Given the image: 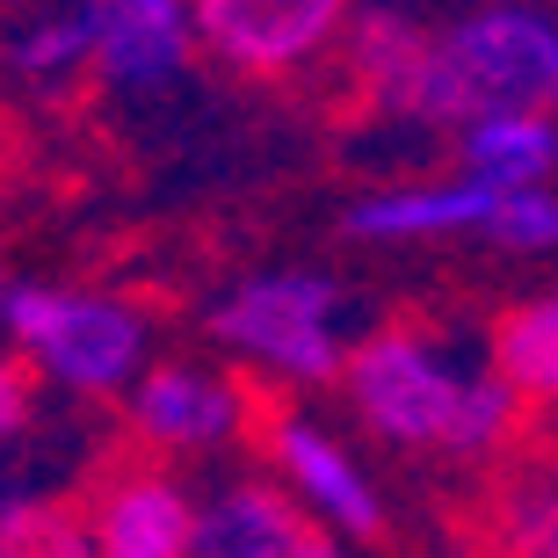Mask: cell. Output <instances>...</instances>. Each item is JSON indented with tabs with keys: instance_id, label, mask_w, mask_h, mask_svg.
I'll return each mask as SVG.
<instances>
[{
	"instance_id": "1",
	"label": "cell",
	"mask_w": 558,
	"mask_h": 558,
	"mask_svg": "<svg viewBox=\"0 0 558 558\" xmlns=\"http://www.w3.org/2000/svg\"><path fill=\"white\" fill-rule=\"evenodd\" d=\"M355 407L392 442H428V450H494L515 421V385L508 377H457L450 363L407 333H377L349 363Z\"/></svg>"
},
{
	"instance_id": "2",
	"label": "cell",
	"mask_w": 558,
	"mask_h": 558,
	"mask_svg": "<svg viewBox=\"0 0 558 558\" xmlns=\"http://www.w3.org/2000/svg\"><path fill=\"white\" fill-rule=\"evenodd\" d=\"M558 102V29L522 8L457 22L442 44H428L414 81V109L450 117V124H486V117H544Z\"/></svg>"
},
{
	"instance_id": "3",
	"label": "cell",
	"mask_w": 558,
	"mask_h": 558,
	"mask_svg": "<svg viewBox=\"0 0 558 558\" xmlns=\"http://www.w3.org/2000/svg\"><path fill=\"white\" fill-rule=\"evenodd\" d=\"M0 327L37 355L44 377H59L73 392H117V385L138 377V355H145V319L138 312L109 305V298H81V290L15 283Z\"/></svg>"
},
{
	"instance_id": "4",
	"label": "cell",
	"mask_w": 558,
	"mask_h": 558,
	"mask_svg": "<svg viewBox=\"0 0 558 558\" xmlns=\"http://www.w3.org/2000/svg\"><path fill=\"white\" fill-rule=\"evenodd\" d=\"M210 327L290 377L341 371V290L327 276H254L210 312Z\"/></svg>"
},
{
	"instance_id": "5",
	"label": "cell",
	"mask_w": 558,
	"mask_h": 558,
	"mask_svg": "<svg viewBox=\"0 0 558 558\" xmlns=\"http://www.w3.org/2000/svg\"><path fill=\"white\" fill-rule=\"evenodd\" d=\"M196 29L218 59L276 73L312 59L341 29V0H196Z\"/></svg>"
},
{
	"instance_id": "6",
	"label": "cell",
	"mask_w": 558,
	"mask_h": 558,
	"mask_svg": "<svg viewBox=\"0 0 558 558\" xmlns=\"http://www.w3.org/2000/svg\"><path fill=\"white\" fill-rule=\"evenodd\" d=\"M196 15L182 0H95V65L124 87H160L189 65Z\"/></svg>"
},
{
	"instance_id": "7",
	"label": "cell",
	"mask_w": 558,
	"mask_h": 558,
	"mask_svg": "<svg viewBox=\"0 0 558 558\" xmlns=\"http://www.w3.org/2000/svg\"><path fill=\"white\" fill-rule=\"evenodd\" d=\"M95 551L102 558H196V508H189L167 478L138 472L117 478L102 500H95Z\"/></svg>"
},
{
	"instance_id": "8",
	"label": "cell",
	"mask_w": 558,
	"mask_h": 558,
	"mask_svg": "<svg viewBox=\"0 0 558 558\" xmlns=\"http://www.w3.org/2000/svg\"><path fill=\"white\" fill-rule=\"evenodd\" d=\"M131 414L153 442L167 450H210V442H226L240 428V392H232L226 377L210 371H153L138 377V392H131Z\"/></svg>"
},
{
	"instance_id": "9",
	"label": "cell",
	"mask_w": 558,
	"mask_h": 558,
	"mask_svg": "<svg viewBox=\"0 0 558 558\" xmlns=\"http://www.w3.org/2000/svg\"><path fill=\"white\" fill-rule=\"evenodd\" d=\"M276 457H283L290 486H298L327 522H341V530H355V537H371V530H377L371 478L355 472V457L341 450L333 435H319L312 421H283V428H276Z\"/></svg>"
},
{
	"instance_id": "10",
	"label": "cell",
	"mask_w": 558,
	"mask_h": 558,
	"mask_svg": "<svg viewBox=\"0 0 558 558\" xmlns=\"http://www.w3.org/2000/svg\"><path fill=\"white\" fill-rule=\"evenodd\" d=\"M500 196L486 182H442V189H407V196H377L349 218L355 240H428V232H486Z\"/></svg>"
},
{
	"instance_id": "11",
	"label": "cell",
	"mask_w": 558,
	"mask_h": 558,
	"mask_svg": "<svg viewBox=\"0 0 558 558\" xmlns=\"http://www.w3.org/2000/svg\"><path fill=\"white\" fill-rule=\"evenodd\" d=\"M558 167V131L551 117H486L464 131V174L486 182L494 196L515 189H544V174Z\"/></svg>"
},
{
	"instance_id": "12",
	"label": "cell",
	"mask_w": 558,
	"mask_h": 558,
	"mask_svg": "<svg viewBox=\"0 0 558 558\" xmlns=\"http://www.w3.org/2000/svg\"><path fill=\"white\" fill-rule=\"evenodd\" d=\"M312 530L276 494H226L196 530V558H298Z\"/></svg>"
},
{
	"instance_id": "13",
	"label": "cell",
	"mask_w": 558,
	"mask_h": 558,
	"mask_svg": "<svg viewBox=\"0 0 558 558\" xmlns=\"http://www.w3.org/2000/svg\"><path fill=\"white\" fill-rule=\"evenodd\" d=\"M494 363H500V377H508L515 392L558 399V290L500 319V333H494Z\"/></svg>"
},
{
	"instance_id": "14",
	"label": "cell",
	"mask_w": 558,
	"mask_h": 558,
	"mask_svg": "<svg viewBox=\"0 0 558 558\" xmlns=\"http://www.w3.org/2000/svg\"><path fill=\"white\" fill-rule=\"evenodd\" d=\"M0 558H102L95 530L59 500H0Z\"/></svg>"
},
{
	"instance_id": "15",
	"label": "cell",
	"mask_w": 558,
	"mask_h": 558,
	"mask_svg": "<svg viewBox=\"0 0 558 558\" xmlns=\"http://www.w3.org/2000/svg\"><path fill=\"white\" fill-rule=\"evenodd\" d=\"M81 59H95V0H87V8H73V15L37 22V29L15 44V65H22V73H65V65H81Z\"/></svg>"
},
{
	"instance_id": "16",
	"label": "cell",
	"mask_w": 558,
	"mask_h": 558,
	"mask_svg": "<svg viewBox=\"0 0 558 558\" xmlns=\"http://www.w3.org/2000/svg\"><path fill=\"white\" fill-rule=\"evenodd\" d=\"M486 232L508 240V247H530V254L558 247V196L551 189H515V196H500V210H494Z\"/></svg>"
},
{
	"instance_id": "17",
	"label": "cell",
	"mask_w": 558,
	"mask_h": 558,
	"mask_svg": "<svg viewBox=\"0 0 558 558\" xmlns=\"http://www.w3.org/2000/svg\"><path fill=\"white\" fill-rule=\"evenodd\" d=\"M522 551L530 558H558V486L537 500H522Z\"/></svg>"
},
{
	"instance_id": "18",
	"label": "cell",
	"mask_w": 558,
	"mask_h": 558,
	"mask_svg": "<svg viewBox=\"0 0 558 558\" xmlns=\"http://www.w3.org/2000/svg\"><path fill=\"white\" fill-rule=\"evenodd\" d=\"M22 421H29V392H22V371H8V363H0V442H8Z\"/></svg>"
},
{
	"instance_id": "19",
	"label": "cell",
	"mask_w": 558,
	"mask_h": 558,
	"mask_svg": "<svg viewBox=\"0 0 558 558\" xmlns=\"http://www.w3.org/2000/svg\"><path fill=\"white\" fill-rule=\"evenodd\" d=\"M305 558H341V551H327V544H319V537H312V544H305Z\"/></svg>"
},
{
	"instance_id": "20",
	"label": "cell",
	"mask_w": 558,
	"mask_h": 558,
	"mask_svg": "<svg viewBox=\"0 0 558 558\" xmlns=\"http://www.w3.org/2000/svg\"><path fill=\"white\" fill-rule=\"evenodd\" d=\"M298 558H305V551H298Z\"/></svg>"
}]
</instances>
